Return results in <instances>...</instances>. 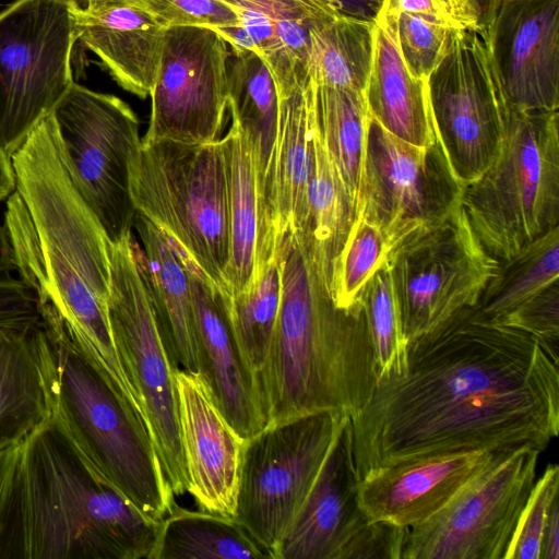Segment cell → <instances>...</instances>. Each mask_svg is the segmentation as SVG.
Segmentation results:
<instances>
[{
    "label": "cell",
    "mask_w": 559,
    "mask_h": 559,
    "mask_svg": "<svg viewBox=\"0 0 559 559\" xmlns=\"http://www.w3.org/2000/svg\"><path fill=\"white\" fill-rule=\"evenodd\" d=\"M349 423L359 479L428 456L544 451L559 431L558 364L532 335L464 308L408 342L405 372L378 380Z\"/></svg>",
    "instance_id": "cell-1"
},
{
    "label": "cell",
    "mask_w": 559,
    "mask_h": 559,
    "mask_svg": "<svg viewBox=\"0 0 559 559\" xmlns=\"http://www.w3.org/2000/svg\"><path fill=\"white\" fill-rule=\"evenodd\" d=\"M15 189L3 225L15 271L61 332L138 414L140 399L112 338L109 245L71 175L52 112L11 156Z\"/></svg>",
    "instance_id": "cell-2"
},
{
    "label": "cell",
    "mask_w": 559,
    "mask_h": 559,
    "mask_svg": "<svg viewBox=\"0 0 559 559\" xmlns=\"http://www.w3.org/2000/svg\"><path fill=\"white\" fill-rule=\"evenodd\" d=\"M281 307L258 376L267 424L332 411L349 417L377 384L372 343L361 302L338 308L309 246L296 234L282 242Z\"/></svg>",
    "instance_id": "cell-3"
},
{
    "label": "cell",
    "mask_w": 559,
    "mask_h": 559,
    "mask_svg": "<svg viewBox=\"0 0 559 559\" xmlns=\"http://www.w3.org/2000/svg\"><path fill=\"white\" fill-rule=\"evenodd\" d=\"M159 526L86 462L51 417L22 441L0 559H151Z\"/></svg>",
    "instance_id": "cell-4"
},
{
    "label": "cell",
    "mask_w": 559,
    "mask_h": 559,
    "mask_svg": "<svg viewBox=\"0 0 559 559\" xmlns=\"http://www.w3.org/2000/svg\"><path fill=\"white\" fill-rule=\"evenodd\" d=\"M52 420L87 463L143 515L162 522L176 504L144 420L51 321Z\"/></svg>",
    "instance_id": "cell-5"
},
{
    "label": "cell",
    "mask_w": 559,
    "mask_h": 559,
    "mask_svg": "<svg viewBox=\"0 0 559 559\" xmlns=\"http://www.w3.org/2000/svg\"><path fill=\"white\" fill-rule=\"evenodd\" d=\"M132 202L187 269L227 294L228 195L221 140L141 143L129 167Z\"/></svg>",
    "instance_id": "cell-6"
},
{
    "label": "cell",
    "mask_w": 559,
    "mask_h": 559,
    "mask_svg": "<svg viewBox=\"0 0 559 559\" xmlns=\"http://www.w3.org/2000/svg\"><path fill=\"white\" fill-rule=\"evenodd\" d=\"M559 114L504 107L497 156L463 187L461 204L488 253L513 258L559 226Z\"/></svg>",
    "instance_id": "cell-7"
},
{
    "label": "cell",
    "mask_w": 559,
    "mask_h": 559,
    "mask_svg": "<svg viewBox=\"0 0 559 559\" xmlns=\"http://www.w3.org/2000/svg\"><path fill=\"white\" fill-rule=\"evenodd\" d=\"M109 325L140 399L146 427L175 496L188 492L174 365L159 333L132 233L109 245Z\"/></svg>",
    "instance_id": "cell-8"
},
{
    "label": "cell",
    "mask_w": 559,
    "mask_h": 559,
    "mask_svg": "<svg viewBox=\"0 0 559 559\" xmlns=\"http://www.w3.org/2000/svg\"><path fill=\"white\" fill-rule=\"evenodd\" d=\"M75 0H14L0 12V147L23 144L74 82Z\"/></svg>",
    "instance_id": "cell-9"
},
{
    "label": "cell",
    "mask_w": 559,
    "mask_h": 559,
    "mask_svg": "<svg viewBox=\"0 0 559 559\" xmlns=\"http://www.w3.org/2000/svg\"><path fill=\"white\" fill-rule=\"evenodd\" d=\"M346 417L323 411L270 421L243 441L234 518L271 559Z\"/></svg>",
    "instance_id": "cell-10"
},
{
    "label": "cell",
    "mask_w": 559,
    "mask_h": 559,
    "mask_svg": "<svg viewBox=\"0 0 559 559\" xmlns=\"http://www.w3.org/2000/svg\"><path fill=\"white\" fill-rule=\"evenodd\" d=\"M385 263L407 342L476 306L498 266L461 203L396 242Z\"/></svg>",
    "instance_id": "cell-11"
},
{
    "label": "cell",
    "mask_w": 559,
    "mask_h": 559,
    "mask_svg": "<svg viewBox=\"0 0 559 559\" xmlns=\"http://www.w3.org/2000/svg\"><path fill=\"white\" fill-rule=\"evenodd\" d=\"M73 180L107 238L133 227L129 167L141 145L139 119L121 98L73 82L52 110Z\"/></svg>",
    "instance_id": "cell-12"
},
{
    "label": "cell",
    "mask_w": 559,
    "mask_h": 559,
    "mask_svg": "<svg viewBox=\"0 0 559 559\" xmlns=\"http://www.w3.org/2000/svg\"><path fill=\"white\" fill-rule=\"evenodd\" d=\"M540 452H502L440 511L407 528L401 559H504Z\"/></svg>",
    "instance_id": "cell-13"
},
{
    "label": "cell",
    "mask_w": 559,
    "mask_h": 559,
    "mask_svg": "<svg viewBox=\"0 0 559 559\" xmlns=\"http://www.w3.org/2000/svg\"><path fill=\"white\" fill-rule=\"evenodd\" d=\"M427 85L437 141L463 188L491 165L503 133L504 104L484 28L452 29Z\"/></svg>",
    "instance_id": "cell-14"
},
{
    "label": "cell",
    "mask_w": 559,
    "mask_h": 559,
    "mask_svg": "<svg viewBox=\"0 0 559 559\" xmlns=\"http://www.w3.org/2000/svg\"><path fill=\"white\" fill-rule=\"evenodd\" d=\"M438 141L430 147L405 142L368 117L356 215L377 225L392 247L461 203Z\"/></svg>",
    "instance_id": "cell-15"
},
{
    "label": "cell",
    "mask_w": 559,
    "mask_h": 559,
    "mask_svg": "<svg viewBox=\"0 0 559 559\" xmlns=\"http://www.w3.org/2000/svg\"><path fill=\"white\" fill-rule=\"evenodd\" d=\"M228 43L213 28L173 26L165 31L152 87L148 128L141 143L188 144L222 139L228 110Z\"/></svg>",
    "instance_id": "cell-16"
},
{
    "label": "cell",
    "mask_w": 559,
    "mask_h": 559,
    "mask_svg": "<svg viewBox=\"0 0 559 559\" xmlns=\"http://www.w3.org/2000/svg\"><path fill=\"white\" fill-rule=\"evenodd\" d=\"M486 44L506 108H559V0H500Z\"/></svg>",
    "instance_id": "cell-17"
},
{
    "label": "cell",
    "mask_w": 559,
    "mask_h": 559,
    "mask_svg": "<svg viewBox=\"0 0 559 559\" xmlns=\"http://www.w3.org/2000/svg\"><path fill=\"white\" fill-rule=\"evenodd\" d=\"M188 492L199 510L234 516L242 439L199 372L175 370Z\"/></svg>",
    "instance_id": "cell-18"
},
{
    "label": "cell",
    "mask_w": 559,
    "mask_h": 559,
    "mask_svg": "<svg viewBox=\"0 0 559 559\" xmlns=\"http://www.w3.org/2000/svg\"><path fill=\"white\" fill-rule=\"evenodd\" d=\"M506 451L443 454L373 468L359 480V507L369 522L416 526Z\"/></svg>",
    "instance_id": "cell-19"
},
{
    "label": "cell",
    "mask_w": 559,
    "mask_h": 559,
    "mask_svg": "<svg viewBox=\"0 0 559 559\" xmlns=\"http://www.w3.org/2000/svg\"><path fill=\"white\" fill-rule=\"evenodd\" d=\"M359 480L346 417L273 559H343L347 546L369 523L358 503Z\"/></svg>",
    "instance_id": "cell-20"
},
{
    "label": "cell",
    "mask_w": 559,
    "mask_h": 559,
    "mask_svg": "<svg viewBox=\"0 0 559 559\" xmlns=\"http://www.w3.org/2000/svg\"><path fill=\"white\" fill-rule=\"evenodd\" d=\"M278 103L277 140L259 224L257 280L277 259L283 240L301 230L307 213L312 134L310 79Z\"/></svg>",
    "instance_id": "cell-21"
},
{
    "label": "cell",
    "mask_w": 559,
    "mask_h": 559,
    "mask_svg": "<svg viewBox=\"0 0 559 559\" xmlns=\"http://www.w3.org/2000/svg\"><path fill=\"white\" fill-rule=\"evenodd\" d=\"M239 26L218 33L231 50L257 52L270 68L278 100L306 83L312 29L340 16L324 0H223Z\"/></svg>",
    "instance_id": "cell-22"
},
{
    "label": "cell",
    "mask_w": 559,
    "mask_h": 559,
    "mask_svg": "<svg viewBox=\"0 0 559 559\" xmlns=\"http://www.w3.org/2000/svg\"><path fill=\"white\" fill-rule=\"evenodd\" d=\"M188 272L197 316L199 373L227 421L246 440L267 424L257 377L240 353L218 292L200 274Z\"/></svg>",
    "instance_id": "cell-23"
},
{
    "label": "cell",
    "mask_w": 559,
    "mask_h": 559,
    "mask_svg": "<svg viewBox=\"0 0 559 559\" xmlns=\"http://www.w3.org/2000/svg\"><path fill=\"white\" fill-rule=\"evenodd\" d=\"M55 402V349L41 318L0 323V445L47 423Z\"/></svg>",
    "instance_id": "cell-24"
},
{
    "label": "cell",
    "mask_w": 559,
    "mask_h": 559,
    "mask_svg": "<svg viewBox=\"0 0 559 559\" xmlns=\"http://www.w3.org/2000/svg\"><path fill=\"white\" fill-rule=\"evenodd\" d=\"M78 41L97 56L124 91L150 96L162 56L166 28L139 5L98 11L75 8Z\"/></svg>",
    "instance_id": "cell-25"
},
{
    "label": "cell",
    "mask_w": 559,
    "mask_h": 559,
    "mask_svg": "<svg viewBox=\"0 0 559 559\" xmlns=\"http://www.w3.org/2000/svg\"><path fill=\"white\" fill-rule=\"evenodd\" d=\"M141 263L155 320L176 366L199 372L197 316L189 272L164 235L135 213Z\"/></svg>",
    "instance_id": "cell-26"
},
{
    "label": "cell",
    "mask_w": 559,
    "mask_h": 559,
    "mask_svg": "<svg viewBox=\"0 0 559 559\" xmlns=\"http://www.w3.org/2000/svg\"><path fill=\"white\" fill-rule=\"evenodd\" d=\"M364 96L369 116L396 138L421 147L436 143L427 80L409 73L393 27L381 17L376 21L372 67Z\"/></svg>",
    "instance_id": "cell-27"
},
{
    "label": "cell",
    "mask_w": 559,
    "mask_h": 559,
    "mask_svg": "<svg viewBox=\"0 0 559 559\" xmlns=\"http://www.w3.org/2000/svg\"><path fill=\"white\" fill-rule=\"evenodd\" d=\"M227 97L231 122L251 151L257 175L260 215L265 201L278 131L280 103L265 61L254 51L231 50Z\"/></svg>",
    "instance_id": "cell-28"
},
{
    "label": "cell",
    "mask_w": 559,
    "mask_h": 559,
    "mask_svg": "<svg viewBox=\"0 0 559 559\" xmlns=\"http://www.w3.org/2000/svg\"><path fill=\"white\" fill-rule=\"evenodd\" d=\"M226 164L228 195V295L250 290L257 282L260 201L250 147L231 122L221 139Z\"/></svg>",
    "instance_id": "cell-29"
},
{
    "label": "cell",
    "mask_w": 559,
    "mask_h": 559,
    "mask_svg": "<svg viewBox=\"0 0 559 559\" xmlns=\"http://www.w3.org/2000/svg\"><path fill=\"white\" fill-rule=\"evenodd\" d=\"M355 218L356 204L326 153L312 114L307 213L297 235L309 246L329 289L334 262Z\"/></svg>",
    "instance_id": "cell-30"
},
{
    "label": "cell",
    "mask_w": 559,
    "mask_h": 559,
    "mask_svg": "<svg viewBox=\"0 0 559 559\" xmlns=\"http://www.w3.org/2000/svg\"><path fill=\"white\" fill-rule=\"evenodd\" d=\"M271 556L234 518L177 503L160 522L151 559H266Z\"/></svg>",
    "instance_id": "cell-31"
},
{
    "label": "cell",
    "mask_w": 559,
    "mask_h": 559,
    "mask_svg": "<svg viewBox=\"0 0 559 559\" xmlns=\"http://www.w3.org/2000/svg\"><path fill=\"white\" fill-rule=\"evenodd\" d=\"M376 23L336 16L310 33L308 78L316 85L365 93L372 67Z\"/></svg>",
    "instance_id": "cell-32"
},
{
    "label": "cell",
    "mask_w": 559,
    "mask_h": 559,
    "mask_svg": "<svg viewBox=\"0 0 559 559\" xmlns=\"http://www.w3.org/2000/svg\"><path fill=\"white\" fill-rule=\"evenodd\" d=\"M312 114L326 153L356 204L369 117L365 96L312 83Z\"/></svg>",
    "instance_id": "cell-33"
},
{
    "label": "cell",
    "mask_w": 559,
    "mask_h": 559,
    "mask_svg": "<svg viewBox=\"0 0 559 559\" xmlns=\"http://www.w3.org/2000/svg\"><path fill=\"white\" fill-rule=\"evenodd\" d=\"M559 226L522 248L513 258L498 261L493 275L484 288L475 309L497 322L513 308L558 281Z\"/></svg>",
    "instance_id": "cell-34"
},
{
    "label": "cell",
    "mask_w": 559,
    "mask_h": 559,
    "mask_svg": "<svg viewBox=\"0 0 559 559\" xmlns=\"http://www.w3.org/2000/svg\"><path fill=\"white\" fill-rule=\"evenodd\" d=\"M219 296L240 353L258 380L266 361L281 307L278 258L262 270L250 290Z\"/></svg>",
    "instance_id": "cell-35"
},
{
    "label": "cell",
    "mask_w": 559,
    "mask_h": 559,
    "mask_svg": "<svg viewBox=\"0 0 559 559\" xmlns=\"http://www.w3.org/2000/svg\"><path fill=\"white\" fill-rule=\"evenodd\" d=\"M359 300L372 343L377 381L402 376L407 365L408 342L386 263L366 283Z\"/></svg>",
    "instance_id": "cell-36"
},
{
    "label": "cell",
    "mask_w": 559,
    "mask_h": 559,
    "mask_svg": "<svg viewBox=\"0 0 559 559\" xmlns=\"http://www.w3.org/2000/svg\"><path fill=\"white\" fill-rule=\"evenodd\" d=\"M389 251L382 230L356 215L331 274L330 292L338 308L350 310L360 304L364 286L384 265Z\"/></svg>",
    "instance_id": "cell-37"
},
{
    "label": "cell",
    "mask_w": 559,
    "mask_h": 559,
    "mask_svg": "<svg viewBox=\"0 0 559 559\" xmlns=\"http://www.w3.org/2000/svg\"><path fill=\"white\" fill-rule=\"evenodd\" d=\"M378 17L393 27L405 67L420 80H427L440 62L450 34L456 28L447 22L405 12L395 16L379 13Z\"/></svg>",
    "instance_id": "cell-38"
},
{
    "label": "cell",
    "mask_w": 559,
    "mask_h": 559,
    "mask_svg": "<svg viewBox=\"0 0 559 559\" xmlns=\"http://www.w3.org/2000/svg\"><path fill=\"white\" fill-rule=\"evenodd\" d=\"M559 490V467L548 464L522 510L504 559H540L549 509Z\"/></svg>",
    "instance_id": "cell-39"
},
{
    "label": "cell",
    "mask_w": 559,
    "mask_h": 559,
    "mask_svg": "<svg viewBox=\"0 0 559 559\" xmlns=\"http://www.w3.org/2000/svg\"><path fill=\"white\" fill-rule=\"evenodd\" d=\"M558 286V281H555L495 322L532 335L557 364L559 358Z\"/></svg>",
    "instance_id": "cell-40"
},
{
    "label": "cell",
    "mask_w": 559,
    "mask_h": 559,
    "mask_svg": "<svg viewBox=\"0 0 559 559\" xmlns=\"http://www.w3.org/2000/svg\"><path fill=\"white\" fill-rule=\"evenodd\" d=\"M165 28L173 26L210 27L221 33L239 26L234 9L223 0H140Z\"/></svg>",
    "instance_id": "cell-41"
},
{
    "label": "cell",
    "mask_w": 559,
    "mask_h": 559,
    "mask_svg": "<svg viewBox=\"0 0 559 559\" xmlns=\"http://www.w3.org/2000/svg\"><path fill=\"white\" fill-rule=\"evenodd\" d=\"M407 528L369 522L347 546L343 559H401Z\"/></svg>",
    "instance_id": "cell-42"
},
{
    "label": "cell",
    "mask_w": 559,
    "mask_h": 559,
    "mask_svg": "<svg viewBox=\"0 0 559 559\" xmlns=\"http://www.w3.org/2000/svg\"><path fill=\"white\" fill-rule=\"evenodd\" d=\"M22 441L0 445V549L11 509Z\"/></svg>",
    "instance_id": "cell-43"
},
{
    "label": "cell",
    "mask_w": 559,
    "mask_h": 559,
    "mask_svg": "<svg viewBox=\"0 0 559 559\" xmlns=\"http://www.w3.org/2000/svg\"><path fill=\"white\" fill-rule=\"evenodd\" d=\"M401 12L423 15L462 27L443 0H384L380 11L385 16H395Z\"/></svg>",
    "instance_id": "cell-44"
},
{
    "label": "cell",
    "mask_w": 559,
    "mask_h": 559,
    "mask_svg": "<svg viewBox=\"0 0 559 559\" xmlns=\"http://www.w3.org/2000/svg\"><path fill=\"white\" fill-rule=\"evenodd\" d=\"M500 0H457L456 17L461 26L486 28Z\"/></svg>",
    "instance_id": "cell-45"
},
{
    "label": "cell",
    "mask_w": 559,
    "mask_h": 559,
    "mask_svg": "<svg viewBox=\"0 0 559 559\" xmlns=\"http://www.w3.org/2000/svg\"><path fill=\"white\" fill-rule=\"evenodd\" d=\"M343 17L376 23L384 0H324Z\"/></svg>",
    "instance_id": "cell-46"
},
{
    "label": "cell",
    "mask_w": 559,
    "mask_h": 559,
    "mask_svg": "<svg viewBox=\"0 0 559 559\" xmlns=\"http://www.w3.org/2000/svg\"><path fill=\"white\" fill-rule=\"evenodd\" d=\"M540 559H559V498L554 500L547 515Z\"/></svg>",
    "instance_id": "cell-47"
},
{
    "label": "cell",
    "mask_w": 559,
    "mask_h": 559,
    "mask_svg": "<svg viewBox=\"0 0 559 559\" xmlns=\"http://www.w3.org/2000/svg\"><path fill=\"white\" fill-rule=\"evenodd\" d=\"M15 189V178L11 157L0 147V202L7 200Z\"/></svg>",
    "instance_id": "cell-48"
},
{
    "label": "cell",
    "mask_w": 559,
    "mask_h": 559,
    "mask_svg": "<svg viewBox=\"0 0 559 559\" xmlns=\"http://www.w3.org/2000/svg\"><path fill=\"white\" fill-rule=\"evenodd\" d=\"M15 271L14 253L4 225H0V276Z\"/></svg>",
    "instance_id": "cell-49"
},
{
    "label": "cell",
    "mask_w": 559,
    "mask_h": 559,
    "mask_svg": "<svg viewBox=\"0 0 559 559\" xmlns=\"http://www.w3.org/2000/svg\"><path fill=\"white\" fill-rule=\"evenodd\" d=\"M140 0H75L78 5L86 11H98L117 5H136Z\"/></svg>",
    "instance_id": "cell-50"
}]
</instances>
